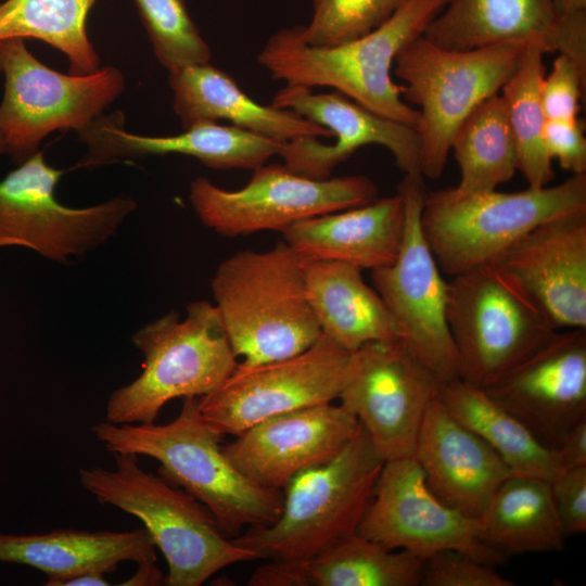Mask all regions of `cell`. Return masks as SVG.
<instances>
[{
    "label": "cell",
    "mask_w": 586,
    "mask_h": 586,
    "mask_svg": "<svg viewBox=\"0 0 586 586\" xmlns=\"http://www.w3.org/2000/svg\"><path fill=\"white\" fill-rule=\"evenodd\" d=\"M168 423L115 424L91 428L112 454L146 456L160 463V475L203 504L228 537L277 520L283 506L280 489L263 487L243 474L222 449V435L199 409V397L182 398Z\"/></svg>",
    "instance_id": "1"
},
{
    "label": "cell",
    "mask_w": 586,
    "mask_h": 586,
    "mask_svg": "<svg viewBox=\"0 0 586 586\" xmlns=\"http://www.w3.org/2000/svg\"><path fill=\"white\" fill-rule=\"evenodd\" d=\"M448 0H410L373 30L339 44L317 47L301 25L275 31L257 62L272 79L309 89L327 87L370 111L416 128L420 114L392 79L399 51L422 36Z\"/></svg>",
    "instance_id": "2"
},
{
    "label": "cell",
    "mask_w": 586,
    "mask_h": 586,
    "mask_svg": "<svg viewBox=\"0 0 586 586\" xmlns=\"http://www.w3.org/2000/svg\"><path fill=\"white\" fill-rule=\"evenodd\" d=\"M215 307L237 357L258 365L297 355L322 335L305 293L303 260L284 242L240 251L217 267Z\"/></svg>",
    "instance_id": "3"
},
{
    "label": "cell",
    "mask_w": 586,
    "mask_h": 586,
    "mask_svg": "<svg viewBox=\"0 0 586 586\" xmlns=\"http://www.w3.org/2000/svg\"><path fill=\"white\" fill-rule=\"evenodd\" d=\"M114 469H79L81 486L100 504L138 518L163 553L165 585L200 586L218 571L255 553L218 526L208 509L161 475L144 471L135 454H113Z\"/></svg>",
    "instance_id": "4"
},
{
    "label": "cell",
    "mask_w": 586,
    "mask_h": 586,
    "mask_svg": "<svg viewBox=\"0 0 586 586\" xmlns=\"http://www.w3.org/2000/svg\"><path fill=\"white\" fill-rule=\"evenodd\" d=\"M384 462L360 424L332 460L285 484L275 522L249 527L233 540L269 561L303 560L327 550L357 533Z\"/></svg>",
    "instance_id": "5"
},
{
    "label": "cell",
    "mask_w": 586,
    "mask_h": 586,
    "mask_svg": "<svg viewBox=\"0 0 586 586\" xmlns=\"http://www.w3.org/2000/svg\"><path fill=\"white\" fill-rule=\"evenodd\" d=\"M144 357L143 370L115 390L105 405V421L153 423L170 400L202 397L217 390L238 361L220 316L208 301H194L180 318L175 310L131 336Z\"/></svg>",
    "instance_id": "6"
},
{
    "label": "cell",
    "mask_w": 586,
    "mask_h": 586,
    "mask_svg": "<svg viewBox=\"0 0 586 586\" xmlns=\"http://www.w3.org/2000/svg\"><path fill=\"white\" fill-rule=\"evenodd\" d=\"M586 208V174L556 186L519 192L463 193L454 188L426 193L420 225L440 269L454 277L497 262L542 222Z\"/></svg>",
    "instance_id": "7"
},
{
    "label": "cell",
    "mask_w": 586,
    "mask_h": 586,
    "mask_svg": "<svg viewBox=\"0 0 586 586\" xmlns=\"http://www.w3.org/2000/svg\"><path fill=\"white\" fill-rule=\"evenodd\" d=\"M526 43L450 50L422 35L399 51L393 73L405 84L404 101L420 107L416 130L423 177H441L455 132L477 105L498 94L515 71Z\"/></svg>",
    "instance_id": "8"
},
{
    "label": "cell",
    "mask_w": 586,
    "mask_h": 586,
    "mask_svg": "<svg viewBox=\"0 0 586 586\" xmlns=\"http://www.w3.org/2000/svg\"><path fill=\"white\" fill-rule=\"evenodd\" d=\"M446 319L461 379L480 387L497 380L558 331L498 262L451 277Z\"/></svg>",
    "instance_id": "9"
},
{
    "label": "cell",
    "mask_w": 586,
    "mask_h": 586,
    "mask_svg": "<svg viewBox=\"0 0 586 586\" xmlns=\"http://www.w3.org/2000/svg\"><path fill=\"white\" fill-rule=\"evenodd\" d=\"M0 74L4 77L0 131L16 166L36 154L51 132L84 130L126 87L115 66L86 75L56 72L37 60L23 38L0 40Z\"/></svg>",
    "instance_id": "10"
},
{
    "label": "cell",
    "mask_w": 586,
    "mask_h": 586,
    "mask_svg": "<svg viewBox=\"0 0 586 586\" xmlns=\"http://www.w3.org/2000/svg\"><path fill=\"white\" fill-rule=\"evenodd\" d=\"M64 170L41 151L0 180V249L23 246L65 264L98 249L137 209L127 195L88 207H69L55 196Z\"/></svg>",
    "instance_id": "11"
},
{
    "label": "cell",
    "mask_w": 586,
    "mask_h": 586,
    "mask_svg": "<svg viewBox=\"0 0 586 586\" xmlns=\"http://www.w3.org/2000/svg\"><path fill=\"white\" fill-rule=\"evenodd\" d=\"M422 174L405 175L397 192L405 203V232L399 253L385 267L371 270L398 339L443 383L461 378L460 360L447 319V281L426 243L420 216L426 195Z\"/></svg>",
    "instance_id": "12"
},
{
    "label": "cell",
    "mask_w": 586,
    "mask_h": 586,
    "mask_svg": "<svg viewBox=\"0 0 586 586\" xmlns=\"http://www.w3.org/2000/svg\"><path fill=\"white\" fill-rule=\"evenodd\" d=\"M377 198V186L366 176L311 179L278 164L255 168L240 190L222 189L205 177H196L189 186V200L199 219L226 237L282 232L296 221L361 206Z\"/></svg>",
    "instance_id": "13"
},
{
    "label": "cell",
    "mask_w": 586,
    "mask_h": 586,
    "mask_svg": "<svg viewBox=\"0 0 586 586\" xmlns=\"http://www.w3.org/2000/svg\"><path fill=\"white\" fill-rule=\"evenodd\" d=\"M352 352L322 334L306 351L258 365L238 362L214 392L199 397L207 424L222 436L239 435L270 417L339 398Z\"/></svg>",
    "instance_id": "14"
},
{
    "label": "cell",
    "mask_w": 586,
    "mask_h": 586,
    "mask_svg": "<svg viewBox=\"0 0 586 586\" xmlns=\"http://www.w3.org/2000/svg\"><path fill=\"white\" fill-rule=\"evenodd\" d=\"M442 384L400 339L378 340L352 352L337 399L387 461L413 455L424 413Z\"/></svg>",
    "instance_id": "15"
},
{
    "label": "cell",
    "mask_w": 586,
    "mask_h": 586,
    "mask_svg": "<svg viewBox=\"0 0 586 586\" xmlns=\"http://www.w3.org/2000/svg\"><path fill=\"white\" fill-rule=\"evenodd\" d=\"M481 520L443 504L428 487L413 457L384 462L372 502L357 534L422 559L444 549L496 566L506 559L480 540Z\"/></svg>",
    "instance_id": "16"
},
{
    "label": "cell",
    "mask_w": 586,
    "mask_h": 586,
    "mask_svg": "<svg viewBox=\"0 0 586 586\" xmlns=\"http://www.w3.org/2000/svg\"><path fill=\"white\" fill-rule=\"evenodd\" d=\"M271 105L289 110L328 129L333 144L315 137L281 142L279 156L284 166L301 176L327 179L332 170L365 145L387 149L405 175L421 174L420 140L416 128L379 115L344 94L285 85Z\"/></svg>",
    "instance_id": "17"
},
{
    "label": "cell",
    "mask_w": 586,
    "mask_h": 586,
    "mask_svg": "<svg viewBox=\"0 0 586 586\" xmlns=\"http://www.w3.org/2000/svg\"><path fill=\"white\" fill-rule=\"evenodd\" d=\"M482 388L543 445L557 449L566 432L586 418V328L558 330Z\"/></svg>",
    "instance_id": "18"
},
{
    "label": "cell",
    "mask_w": 586,
    "mask_h": 586,
    "mask_svg": "<svg viewBox=\"0 0 586 586\" xmlns=\"http://www.w3.org/2000/svg\"><path fill=\"white\" fill-rule=\"evenodd\" d=\"M359 428L343 406L326 403L265 419L222 449L253 482L282 491L297 473L332 460Z\"/></svg>",
    "instance_id": "19"
},
{
    "label": "cell",
    "mask_w": 586,
    "mask_h": 586,
    "mask_svg": "<svg viewBox=\"0 0 586 586\" xmlns=\"http://www.w3.org/2000/svg\"><path fill=\"white\" fill-rule=\"evenodd\" d=\"M497 262L557 330L586 328V208L542 222Z\"/></svg>",
    "instance_id": "20"
},
{
    "label": "cell",
    "mask_w": 586,
    "mask_h": 586,
    "mask_svg": "<svg viewBox=\"0 0 586 586\" xmlns=\"http://www.w3.org/2000/svg\"><path fill=\"white\" fill-rule=\"evenodd\" d=\"M87 153L76 168L109 165L149 156H190L213 169H251L279 154L281 142L232 125L205 123L169 136L129 132L120 111L102 114L78 132Z\"/></svg>",
    "instance_id": "21"
},
{
    "label": "cell",
    "mask_w": 586,
    "mask_h": 586,
    "mask_svg": "<svg viewBox=\"0 0 586 586\" xmlns=\"http://www.w3.org/2000/svg\"><path fill=\"white\" fill-rule=\"evenodd\" d=\"M431 492L446 506L480 519L512 473L499 455L457 420L435 397L429 405L412 455Z\"/></svg>",
    "instance_id": "22"
},
{
    "label": "cell",
    "mask_w": 586,
    "mask_h": 586,
    "mask_svg": "<svg viewBox=\"0 0 586 586\" xmlns=\"http://www.w3.org/2000/svg\"><path fill=\"white\" fill-rule=\"evenodd\" d=\"M405 203L397 192L361 206L296 221L283 241L303 262L335 260L362 269L391 265L405 232Z\"/></svg>",
    "instance_id": "23"
},
{
    "label": "cell",
    "mask_w": 586,
    "mask_h": 586,
    "mask_svg": "<svg viewBox=\"0 0 586 586\" xmlns=\"http://www.w3.org/2000/svg\"><path fill=\"white\" fill-rule=\"evenodd\" d=\"M168 84L173 91V110L182 129L222 119L279 142L332 137L324 127L294 112L259 104L228 73L209 62L169 72Z\"/></svg>",
    "instance_id": "24"
},
{
    "label": "cell",
    "mask_w": 586,
    "mask_h": 586,
    "mask_svg": "<svg viewBox=\"0 0 586 586\" xmlns=\"http://www.w3.org/2000/svg\"><path fill=\"white\" fill-rule=\"evenodd\" d=\"M0 561L35 568L46 585L78 574L114 572L118 564L156 563V546L145 527L131 531L53 530L40 534L0 533Z\"/></svg>",
    "instance_id": "25"
},
{
    "label": "cell",
    "mask_w": 586,
    "mask_h": 586,
    "mask_svg": "<svg viewBox=\"0 0 586 586\" xmlns=\"http://www.w3.org/2000/svg\"><path fill=\"white\" fill-rule=\"evenodd\" d=\"M423 560L354 534L307 559L269 561L250 586H420Z\"/></svg>",
    "instance_id": "26"
},
{
    "label": "cell",
    "mask_w": 586,
    "mask_h": 586,
    "mask_svg": "<svg viewBox=\"0 0 586 586\" xmlns=\"http://www.w3.org/2000/svg\"><path fill=\"white\" fill-rule=\"evenodd\" d=\"M305 293L321 333L354 352L364 344L398 337L379 293L361 269L335 260L303 262Z\"/></svg>",
    "instance_id": "27"
},
{
    "label": "cell",
    "mask_w": 586,
    "mask_h": 586,
    "mask_svg": "<svg viewBox=\"0 0 586 586\" xmlns=\"http://www.w3.org/2000/svg\"><path fill=\"white\" fill-rule=\"evenodd\" d=\"M557 24L552 0H448L423 36L450 50L522 41L556 52Z\"/></svg>",
    "instance_id": "28"
},
{
    "label": "cell",
    "mask_w": 586,
    "mask_h": 586,
    "mask_svg": "<svg viewBox=\"0 0 586 586\" xmlns=\"http://www.w3.org/2000/svg\"><path fill=\"white\" fill-rule=\"evenodd\" d=\"M480 520V540L505 558L565 548L550 482L543 479L511 474Z\"/></svg>",
    "instance_id": "29"
},
{
    "label": "cell",
    "mask_w": 586,
    "mask_h": 586,
    "mask_svg": "<svg viewBox=\"0 0 586 586\" xmlns=\"http://www.w3.org/2000/svg\"><path fill=\"white\" fill-rule=\"evenodd\" d=\"M438 398L499 455L512 474L551 482L563 471L557 450L543 445L482 387L458 378L441 385Z\"/></svg>",
    "instance_id": "30"
},
{
    "label": "cell",
    "mask_w": 586,
    "mask_h": 586,
    "mask_svg": "<svg viewBox=\"0 0 586 586\" xmlns=\"http://www.w3.org/2000/svg\"><path fill=\"white\" fill-rule=\"evenodd\" d=\"M459 166L458 191L496 190L518 170L517 146L500 94L477 105L454 135L450 152Z\"/></svg>",
    "instance_id": "31"
},
{
    "label": "cell",
    "mask_w": 586,
    "mask_h": 586,
    "mask_svg": "<svg viewBox=\"0 0 586 586\" xmlns=\"http://www.w3.org/2000/svg\"><path fill=\"white\" fill-rule=\"evenodd\" d=\"M97 0H7L0 4V40L33 38L60 50L69 73L97 72L100 58L87 35L88 13Z\"/></svg>",
    "instance_id": "32"
},
{
    "label": "cell",
    "mask_w": 586,
    "mask_h": 586,
    "mask_svg": "<svg viewBox=\"0 0 586 586\" xmlns=\"http://www.w3.org/2000/svg\"><path fill=\"white\" fill-rule=\"evenodd\" d=\"M544 53L540 44L527 42L500 94L517 146L518 170L530 188L547 187L555 176L543 140L547 122L540 95Z\"/></svg>",
    "instance_id": "33"
},
{
    "label": "cell",
    "mask_w": 586,
    "mask_h": 586,
    "mask_svg": "<svg viewBox=\"0 0 586 586\" xmlns=\"http://www.w3.org/2000/svg\"><path fill=\"white\" fill-rule=\"evenodd\" d=\"M153 53L167 73L207 63L212 51L188 10L187 0H133Z\"/></svg>",
    "instance_id": "34"
},
{
    "label": "cell",
    "mask_w": 586,
    "mask_h": 586,
    "mask_svg": "<svg viewBox=\"0 0 586 586\" xmlns=\"http://www.w3.org/2000/svg\"><path fill=\"white\" fill-rule=\"evenodd\" d=\"M410 0H311V16L301 25L303 39L328 47L356 39L387 21Z\"/></svg>",
    "instance_id": "35"
},
{
    "label": "cell",
    "mask_w": 586,
    "mask_h": 586,
    "mask_svg": "<svg viewBox=\"0 0 586 586\" xmlns=\"http://www.w3.org/2000/svg\"><path fill=\"white\" fill-rule=\"evenodd\" d=\"M495 566L454 549H444L423 560L420 586H514Z\"/></svg>",
    "instance_id": "36"
},
{
    "label": "cell",
    "mask_w": 586,
    "mask_h": 586,
    "mask_svg": "<svg viewBox=\"0 0 586 586\" xmlns=\"http://www.w3.org/2000/svg\"><path fill=\"white\" fill-rule=\"evenodd\" d=\"M585 86L586 72L571 58L559 54L542 82L540 95L547 120L577 119Z\"/></svg>",
    "instance_id": "37"
},
{
    "label": "cell",
    "mask_w": 586,
    "mask_h": 586,
    "mask_svg": "<svg viewBox=\"0 0 586 586\" xmlns=\"http://www.w3.org/2000/svg\"><path fill=\"white\" fill-rule=\"evenodd\" d=\"M553 504L566 536L586 531V466L563 470L550 482Z\"/></svg>",
    "instance_id": "38"
},
{
    "label": "cell",
    "mask_w": 586,
    "mask_h": 586,
    "mask_svg": "<svg viewBox=\"0 0 586 586\" xmlns=\"http://www.w3.org/2000/svg\"><path fill=\"white\" fill-rule=\"evenodd\" d=\"M543 140L549 157L563 169L572 175L586 174V138L578 119L547 120Z\"/></svg>",
    "instance_id": "39"
},
{
    "label": "cell",
    "mask_w": 586,
    "mask_h": 586,
    "mask_svg": "<svg viewBox=\"0 0 586 586\" xmlns=\"http://www.w3.org/2000/svg\"><path fill=\"white\" fill-rule=\"evenodd\" d=\"M556 52L571 58L586 72V11L558 16Z\"/></svg>",
    "instance_id": "40"
},
{
    "label": "cell",
    "mask_w": 586,
    "mask_h": 586,
    "mask_svg": "<svg viewBox=\"0 0 586 586\" xmlns=\"http://www.w3.org/2000/svg\"><path fill=\"white\" fill-rule=\"evenodd\" d=\"M556 450L563 470L586 466V418L566 432Z\"/></svg>",
    "instance_id": "41"
},
{
    "label": "cell",
    "mask_w": 586,
    "mask_h": 586,
    "mask_svg": "<svg viewBox=\"0 0 586 586\" xmlns=\"http://www.w3.org/2000/svg\"><path fill=\"white\" fill-rule=\"evenodd\" d=\"M120 585L131 586H157L165 585V575L156 563L138 565L137 572Z\"/></svg>",
    "instance_id": "42"
},
{
    "label": "cell",
    "mask_w": 586,
    "mask_h": 586,
    "mask_svg": "<svg viewBox=\"0 0 586 586\" xmlns=\"http://www.w3.org/2000/svg\"><path fill=\"white\" fill-rule=\"evenodd\" d=\"M100 572H89L78 574L64 579L56 581L52 586H107L109 581Z\"/></svg>",
    "instance_id": "43"
},
{
    "label": "cell",
    "mask_w": 586,
    "mask_h": 586,
    "mask_svg": "<svg viewBox=\"0 0 586 586\" xmlns=\"http://www.w3.org/2000/svg\"><path fill=\"white\" fill-rule=\"evenodd\" d=\"M558 16L586 11V0H552Z\"/></svg>",
    "instance_id": "44"
},
{
    "label": "cell",
    "mask_w": 586,
    "mask_h": 586,
    "mask_svg": "<svg viewBox=\"0 0 586 586\" xmlns=\"http://www.w3.org/2000/svg\"><path fill=\"white\" fill-rule=\"evenodd\" d=\"M7 154V145L4 138L0 131V156Z\"/></svg>",
    "instance_id": "45"
}]
</instances>
